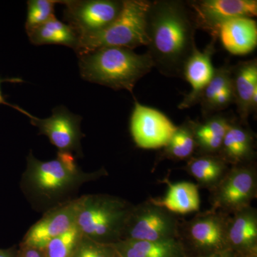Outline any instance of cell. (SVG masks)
Instances as JSON below:
<instances>
[{
	"instance_id": "20",
	"label": "cell",
	"mask_w": 257,
	"mask_h": 257,
	"mask_svg": "<svg viewBox=\"0 0 257 257\" xmlns=\"http://www.w3.org/2000/svg\"><path fill=\"white\" fill-rule=\"evenodd\" d=\"M164 182L168 186L165 196L162 198H150V202L176 215H183L199 210L200 199L197 184L187 182L172 184L167 179H164Z\"/></svg>"
},
{
	"instance_id": "12",
	"label": "cell",
	"mask_w": 257,
	"mask_h": 257,
	"mask_svg": "<svg viewBox=\"0 0 257 257\" xmlns=\"http://www.w3.org/2000/svg\"><path fill=\"white\" fill-rule=\"evenodd\" d=\"M31 124L39 128L40 135H46L50 143L59 152H76L81 154V140L84 135L81 132L79 115L69 111L65 106H57L52 114L46 119H40L30 114Z\"/></svg>"
},
{
	"instance_id": "32",
	"label": "cell",
	"mask_w": 257,
	"mask_h": 257,
	"mask_svg": "<svg viewBox=\"0 0 257 257\" xmlns=\"http://www.w3.org/2000/svg\"><path fill=\"white\" fill-rule=\"evenodd\" d=\"M204 257H236V253L233 251L232 250L227 249Z\"/></svg>"
},
{
	"instance_id": "10",
	"label": "cell",
	"mask_w": 257,
	"mask_h": 257,
	"mask_svg": "<svg viewBox=\"0 0 257 257\" xmlns=\"http://www.w3.org/2000/svg\"><path fill=\"white\" fill-rule=\"evenodd\" d=\"M192 10L197 29L218 38L219 28L232 19L257 15L256 0H194L186 2Z\"/></svg>"
},
{
	"instance_id": "27",
	"label": "cell",
	"mask_w": 257,
	"mask_h": 257,
	"mask_svg": "<svg viewBox=\"0 0 257 257\" xmlns=\"http://www.w3.org/2000/svg\"><path fill=\"white\" fill-rule=\"evenodd\" d=\"M58 3L57 0H29L25 29L41 25L53 18L55 5Z\"/></svg>"
},
{
	"instance_id": "19",
	"label": "cell",
	"mask_w": 257,
	"mask_h": 257,
	"mask_svg": "<svg viewBox=\"0 0 257 257\" xmlns=\"http://www.w3.org/2000/svg\"><path fill=\"white\" fill-rule=\"evenodd\" d=\"M231 121L222 114H213L204 122L191 119L196 155H217Z\"/></svg>"
},
{
	"instance_id": "7",
	"label": "cell",
	"mask_w": 257,
	"mask_h": 257,
	"mask_svg": "<svg viewBox=\"0 0 257 257\" xmlns=\"http://www.w3.org/2000/svg\"><path fill=\"white\" fill-rule=\"evenodd\" d=\"M180 219L170 211L145 201L133 205L120 240L161 241L177 239Z\"/></svg>"
},
{
	"instance_id": "23",
	"label": "cell",
	"mask_w": 257,
	"mask_h": 257,
	"mask_svg": "<svg viewBox=\"0 0 257 257\" xmlns=\"http://www.w3.org/2000/svg\"><path fill=\"white\" fill-rule=\"evenodd\" d=\"M229 167L217 155H203L187 160L184 170L197 181L199 188L211 191L220 182Z\"/></svg>"
},
{
	"instance_id": "5",
	"label": "cell",
	"mask_w": 257,
	"mask_h": 257,
	"mask_svg": "<svg viewBox=\"0 0 257 257\" xmlns=\"http://www.w3.org/2000/svg\"><path fill=\"white\" fill-rule=\"evenodd\" d=\"M25 173L26 183L33 192L45 197H53L67 192L84 182L107 175L104 169L86 173L77 165L70 152H59L57 158L40 161L29 154Z\"/></svg>"
},
{
	"instance_id": "8",
	"label": "cell",
	"mask_w": 257,
	"mask_h": 257,
	"mask_svg": "<svg viewBox=\"0 0 257 257\" xmlns=\"http://www.w3.org/2000/svg\"><path fill=\"white\" fill-rule=\"evenodd\" d=\"M211 209L231 214L251 206L257 197L256 162L230 167L220 182L209 191Z\"/></svg>"
},
{
	"instance_id": "25",
	"label": "cell",
	"mask_w": 257,
	"mask_h": 257,
	"mask_svg": "<svg viewBox=\"0 0 257 257\" xmlns=\"http://www.w3.org/2000/svg\"><path fill=\"white\" fill-rule=\"evenodd\" d=\"M232 81V67L224 64L215 68L214 75L203 92L200 103L204 119L211 116V108L216 95Z\"/></svg>"
},
{
	"instance_id": "30",
	"label": "cell",
	"mask_w": 257,
	"mask_h": 257,
	"mask_svg": "<svg viewBox=\"0 0 257 257\" xmlns=\"http://www.w3.org/2000/svg\"><path fill=\"white\" fill-rule=\"evenodd\" d=\"M4 82L22 83L24 82L23 79L19 78V77H12V78L0 79V104H5V105L11 106V107L14 108V109H17V110H18L20 111V112L23 113V114L26 115V116H28V115L30 114V113H28V111L23 110V109L19 107L18 106L13 105V104H10L9 102H8V101H6L4 96H3L1 89V84Z\"/></svg>"
},
{
	"instance_id": "1",
	"label": "cell",
	"mask_w": 257,
	"mask_h": 257,
	"mask_svg": "<svg viewBox=\"0 0 257 257\" xmlns=\"http://www.w3.org/2000/svg\"><path fill=\"white\" fill-rule=\"evenodd\" d=\"M197 30L186 2L150 1L146 15L147 53L161 74L182 78L184 64L197 47Z\"/></svg>"
},
{
	"instance_id": "11",
	"label": "cell",
	"mask_w": 257,
	"mask_h": 257,
	"mask_svg": "<svg viewBox=\"0 0 257 257\" xmlns=\"http://www.w3.org/2000/svg\"><path fill=\"white\" fill-rule=\"evenodd\" d=\"M177 126L165 114L135 99L130 133L134 143L142 149H161L169 143Z\"/></svg>"
},
{
	"instance_id": "18",
	"label": "cell",
	"mask_w": 257,
	"mask_h": 257,
	"mask_svg": "<svg viewBox=\"0 0 257 257\" xmlns=\"http://www.w3.org/2000/svg\"><path fill=\"white\" fill-rule=\"evenodd\" d=\"M232 79L239 122L248 125L251 98L257 91L256 59L239 62L232 67Z\"/></svg>"
},
{
	"instance_id": "13",
	"label": "cell",
	"mask_w": 257,
	"mask_h": 257,
	"mask_svg": "<svg viewBox=\"0 0 257 257\" xmlns=\"http://www.w3.org/2000/svg\"><path fill=\"white\" fill-rule=\"evenodd\" d=\"M80 197L54 208L28 230L22 245L43 250L47 243L76 224Z\"/></svg>"
},
{
	"instance_id": "28",
	"label": "cell",
	"mask_w": 257,
	"mask_h": 257,
	"mask_svg": "<svg viewBox=\"0 0 257 257\" xmlns=\"http://www.w3.org/2000/svg\"><path fill=\"white\" fill-rule=\"evenodd\" d=\"M114 253L110 244L98 242L83 235L71 257H113Z\"/></svg>"
},
{
	"instance_id": "33",
	"label": "cell",
	"mask_w": 257,
	"mask_h": 257,
	"mask_svg": "<svg viewBox=\"0 0 257 257\" xmlns=\"http://www.w3.org/2000/svg\"><path fill=\"white\" fill-rule=\"evenodd\" d=\"M236 257H257V248L244 251V252L236 253Z\"/></svg>"
},
{
	"instance_id": "24",
	"label": "cell",
	"mask_w": 257,
	"mask_h": 257,
	"mask_svg": "<svg viewBox=\"0 0 257 257\" xmlns=\"http://www.w3.org/2000/svg\"><path fill=\"white\" fill-rule=\"evenodd\" d=\"M196 152L195 140L193 134L191 119H187L177 126L169 143L162 148L157 157V162L165 160H188Z\"/></svg>"
},
{
	"instance_id": "15",
	"label": "cell",
	"mask_w": 257,
	"mask_h": 257,
	"mask_svg": "<svg viewBox=\"0 0 257 257\" xmlns=\"http://www.w3.org/2000/svg\"><path fill=\"white\" fill-rule=\"evenodd\" d=\"M217 155L231 167L255 162L254 135L248 125L232 120Z\"/></svg>"
},
{
	"instance_id": "9",
	"label": "cell",
	"mask_w": 257,
	"mask_h": 257,
	"mask_svg": "<svg viewBox=\"0 0 257 257\" xmlns=\"http://www.w3.org/2000/svg\"><path fill=\"white\" fill-rule=\"evenodd\" d=\"M64 19L78 34L79 38L96 33L114 23L123 8L116 0H64Z\"/></svg>"
},
{
	"instance_id": "31",
	"label": "cell",
	"mask_w": 257,
	"mask_h": 257,
	"mask_svg": "<svg viewBox=\"0 0 257 257\" xmlns=\"http://www.w3.org/2000/svg\"><path fill=\"white\" fill-rule=\"evenodd\" d=\"M17 257H45V255L42 250L21 244V248Z\"/></svg>"
},
{
	"instance_id": "2",
	"label": "cell",
	"mask_w": 257,
	"mask_h": 257,
	"mask_svg": "<svg viewBox=\"0 0 257 257\" xmlns=\"http://www.w3.org/2000/svg\"><path fill=\"white\" fill-rule=\"evenodd\" d=\"M79 67L84 80L134 95L137 83L155 66L147 52L140 55L124 47H104L79 57Z\"/></svg>"
},
{
	"instance_id": "35",
	"label": "cell",
	"mask_w": 257,
	"mask_h": 257,
	"mask_svg": "<svg viewBox=\"0 0 257 257\" xmlns=\"http://www.w3.org/2000/svg\"><path fill=\"white\" fill-rule=\"evenodd\" d=\"M113 257H121V256H120L118 254V253H116V251H115L114 255V256H113Z\"/></svg>"
},
{
	"instance_id": "16",
	"label": "cell",
	"mask_w": 257,
	"mask_h": 257,
	"mask_svg": "<svg viewBox=\"0 0 257 257\" xmlns=\"http://www.w3.org/2000/svg\"><path fill=\"white\" fill-rule=\"evenodd\" d=\"M218 38L226 51L234 55L251 53L257 45V23L252 18L232 19L219 28Z\"/></svg>"
},
{
	"instance_id": "21",
	"label": "cell",
	"mask_w": 257,
	"mask_h": 257,
	"mask_svg": "<svg viewBox=\"0 0 257 257\" xmlns=\"http://www.w3.org/2000/svg\"><path fill=\"white\" fill-rule=\"evenodd\" d=\"M110 245L121 257H188L178 239L161 241L120 240Z\"/></svg>"
},
{
	"instance_id": "34",
	"label": "cell",
	"mask_w": 257,
	"mask_h": 257,
	"mask_svg": "<svg viewBox=\"0 0 257 257\" xmlns=\"http://www.w3.org/2000/svg\"><path fill=\"white\" fill-rule=\"evenodd\" d=\"M0 257H17L15 255L14 250L12 248L5 249V248H0Z\"/></svg>"
},
{
	"instance_id": "4",
	"label": "cell",
	"mask_w": 257,
	"mask_h": 257,
	"mask_svg": "<svg viewBox=\"0 0 257 257\" xmlns=\"http://www.w3.org/2000/svg\"><path fill=\"white\" fill-rule=\"evenodd\" d=\"M150 3L147 0H123L122 10L114 23L101 31L79 38L75 50L78 57L104 47L133 50L147 46L146 15Z\"/></svg>"
},
{
	"instance_id": "3",
	"label": "cell",
	"mask_w": 257,
	"mask_h": 257,
	"mask_svg": "<svg viewBox=\"0 0 257 257\" xmlns=\"http://www.w3.org/2000/svg\"><path fill=\"white\" fill-rule=\"evenodd\" d=\"M133 204L109 194L80 197L76 224L84 236L106 244L121 239L125 221Z\"/></svg>"
},
{
	"instance_id": "22",
	"label": "cell",
	"mask_w": 257,
	"mask_h": 257,
	"mask_svg": "<svg viewBox=\"0 0 257 257\" xmlns=\"http://www.w3.org/2000/svg\"><path fill=\"white\" fill-rule=\"evenodd\" d=\"M25 30L30 41L35 45H63L74 51L78 47V34L72 27L57 20L55 16L41 25Z\"/></svg>"
},
{
	"instance_id": "6",
	"label": "cell",
	"mask_w": 257,
	"mask_h": 257,
	"mask_svg": "<svg viewBox=\"0 0 257 257\" xmlns=\"http://www.w3.org/2000/svg\"><path fill=\"white\" fill-rule=\"evenodd\" d=\"M230 215L210 209L198 213L190 220H180L177 239L187 256H207L229 249L227 229Z\"/></svg>"
},
{
	"instance_id": "17",
	"label": "cell",
	"mask_w": 257,
	"mask_h": 257,
	"mask_svg": "<svg viewBox=\"0 0 257 257\" xmlns=\"http://www.w3.org/2000/svg\"><path fill=\"white\" fill-rule=\"evenodd\" d=\"M227 241L235 253L257 248L256 209L249 206L230 215Z\"/></svg>"
},
{
	"instance_id": "26",
	"label": "cell",
	"mask_w": 257,
	"mask_h": 257,
	"mask_svg": "<svg viewBox=\"0 0 257 257\" xmlns=\"http://www.w3.org/2000/svg\"><path fill=\"white\" fill-rule=\"evenodd\" d=\"M82 233L77 224L47 243L43 251L45 257H71L81 239Z\"/></svg>"
},
{
	"instance_id": "14",
	"label": "cell",
	"mask_w": 257,
	"mask_h": 257,
	"mask_svg": "<svg viewBox=\"0 0 257 257\" xmlns=\"http://www.w3.org/2000/svg\"><path fill=\"white\" fill-rule=\"evenodd\" d=\"M216 41V39L212 38L202 52L196 47L184 64L182 77L190 84L191 91L184 95L183 100L179 104V109H188L200 101L215 71L212 56L215 52Z\"/></svg>"
},
{
	"instance_id": "29",
	"label": "cell",
	"mask_w": 257,
	"mask_h": 257,
	"mask_svg": "<svg viewBox=\"0 0 257 257\" xmlns=\"http://www.w3.org/2000/svg\"><path fill=\"white\" fill-rule=\"evenodd\" d=\"M235 102L233 79L216 95L211 108V116L217 111L224 110Z\"/></svg>"
}]
</instances>
